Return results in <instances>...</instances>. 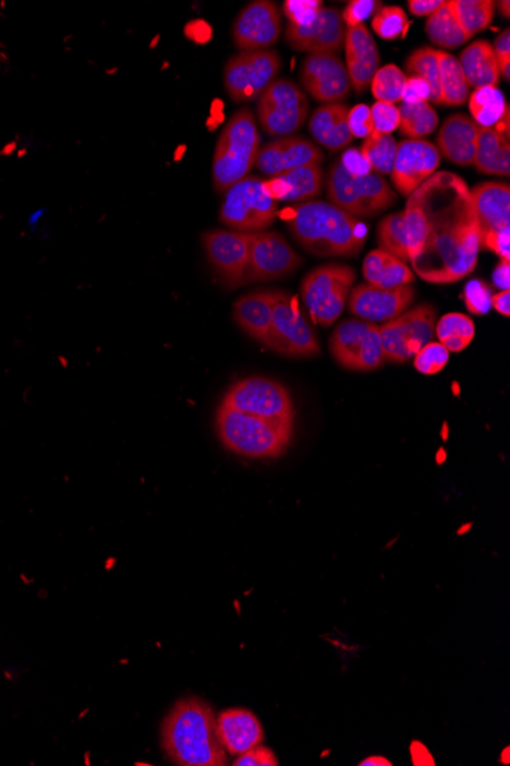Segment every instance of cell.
Here are the masks:
<instances>
[{
	"label": "cell",
	"instance_id": "obj_1",
	"mask_svg": "<svg viewBox=\"0 0 510 766\" xmlns=\"http://www.w3.org/2000/svg\"><path fill=\"white\" fill-rule=\"evenodd\" d=\"M409 262L429 284L447 285L474 272L482 250L471 189L439 171L410 194L403 212Z\"/></svg>",
	"mask_w": 510,
	"mask_h": 766
},
{
	"label": "cell",
	"instance_id": "obj_5",
	"mask_svg": "<svg viewBox=\"0 0 510 766\" xmlns=\"http://www.w3.org/2000/svg\"><path fill=\"white\" fill-rule=\"evenodd\" d=\"M260 152V133L250 109H240L224 125L212 159V181L224 193L235 182L250 177Z\"/></svg>",
	"mask_w": 510,
	"mask_h": 766
},
{
	"label": "cell",
	"instance_id": "obj_25",
	"mask_svg": "<svg viewBox=\"0 0 510 766\" xmlns=\"http://www.w3.org/2000/svg\"><path fill=\"white\" fill-rule=\"evenodd\" d=\"M217 733L227 753L240 756L254 746L262 745L264 728L254 713L243 708H231L220 713L217 718Z\"/></svg>",
	"mask_w": 510,
	"mask_h": 766
},
{
	"label": "cell",
	"instance_id": "obj_19",
	"mask_svg": "<svg viewBox=\"0 0 510 766\" xmlns=\"http://www.w3.org/2000/svg\"><path fill=\"white\" fill-rule=\"evenodd\" d=\"M440 166V154L426 140H403L398 144L391 181L402 196H410L433 177Z\"/></svg>",
	"mask_w": 510,
	"mask_h": 766
},
{
	"label": "cell",
	"instance_id": "obj_35",
	"mask_svg": "<svg viewBox=\"0 0 510 766\" xmlns=\"http://www.w3.org/2000/svg\"><path fill=\"white\" fill-rule=\"evenodd\" d=\"M425 32L429 40L441 48L454 49L470 41V37L462 32L459 22L456 21L449 2H444V5L428 17Z\"/></svg>",
	"mask_w": 510,
	"mask_h": 766
},
{
	"label": "cell",
	"instance_id": "obj_38",
	"mask_svg": "<svg viewBox=\"0 0 510 766\" xmlns=\"http://www.w3.org/2000/svg\"><path fill=\"white\" fill-rule=\"evenodd\" d=\"M475 325L467 315L451 312L436 322L434 337L439 338L449 352H462L474 340Z\"/></svg>",
	"mask_w": 510,
	"mask_h": 766
},
{
	"label": "cell",
	"instance_id": "obj_16",
	"mask_svg": "<svg viewBox=\"0 0 510 766\" xmlns=\"http://www.w3.org/2000/svg\"><path fill=\"white\" fill-rule=\"evenodd\" d=\"M251 235L240 231L212 230L205 232V253L209 264L224 285L238 288L246 280Z\"/></svg>",
	"mask_w": 510,
	"mask_h": 766
},
{
	"label": "cell",
	"instance_id": "obj_43",
	"mask_svg": "<svg viewBox=\"0 0 510 766\" xmlns=\"http://www.w3.org/2000/svg\"><path fill=\"white\" fill-rule=\"evenodd\" d=\"M372 28L378 34L379 39L398 40L405 36L409 17L401 7H380L378 13L372 17Z\"/></svg>",
	"mask_w": 510,
	"mask_h": 766
},
{
	"label": "cell",
	"instance_id": "obj_13",
	"mask_svg": "<svg viewBox=\"0 0 510 766\" xmlns=\"http://www.w3.org/2000/svg\"><path fill=\"white\" fill-rule=\"evenodd\" d=\"M281 59L276 51L240 52L224 64V89L232 101L251 103L279 79Z\"/></svg>",
	"mask_w": 510,
	"mask_h": 766
},
{
	"label": "cell",
	"instance_id": "obj_9",
	"mask_svg": "<svg viewBox=\"0 0 510 766\" xmlns=\"http://www.w3.org/2000/svg\"><path fill=\"white\" fill-rule=\"evenodd\" d=\"M222 406L281 424L294 426V403L288 388L279 381L264 376H251L235 383L224 394Z\"/></svg>",
	"mask_w": 510,
	"mask_h": 766
},
{
	"label": "cell",
	"instance_id": "obj_56",
	"mask_svg": "<svg viewBox=\"0 0 510 766\" xmlns=\"http://www.w3.org/2000/svg\"><path fill=\"white\" fill-rule=\"evenodd\" d=\"M493 308L498 314L509 318L510 315V292L500 291L493 296Z\"/></svg>",
	"mask_w": 510,
	"mask_h": 766
},
{
	"label": "cell",
	"instance_id": "obj_14",
	"mask_svg": "<svg viewBox=\"0 0 510 766\" xmlns=\"http://www.w3.org/2000/svg\"><path fill=\"white\" fill-rule=\"evenodd\" d=\"M436 331V310L432 304H418L390 322L379 325L384 356L391 363H406L432 343Z\"/></svg>",
	"mask_w": 510,
	"mask_h": 766
},
{
	"label": "cell",
	"instance_id": "obj_57",
	"mask_svg": "<svg viewBox=\"0 0 510 766\" xmlns=\"http://www.w3.org/2000/svg\"><path fill=\"white\" fill-rule=\"evenodd\" d=\"M498 9H500L501 16L505 19H509L510 16V3L508 0H502V2H498Z\"/></svg>",
	"mask_w": 510,
	"mask_h": 766
},
{
	"label": "cell",
	"instance_id": "obj_52",
	"mask_svg": "<svg viewBox=\"0 0 510 766\" xmlns=\"http://www.w3.org/2000/svg\"><path fill=\"white\" fill-rule=\"evenodd\" d=\"M494 55L495 59H497L498 63V71H500V75L505 77L506 80H509L510 77V32L509 29H505L500 34V36L495 39L494 44Z\"/></svg>",
	"mask_w": 510,
	"mask_h": 766
},
{
	"label": "cell",
	"instance_id": "obj_40",
	"mask_svg": "<svg viewBox=\"0 0 510 766\" xmlns=\"http://www.w3.org/2000/svg\"><path fill=\"white\" fill-rule=\"evenodd\" d=\"M360 152L371 166L373 173L391 175L396 152H398V141L393 139V135H380V133L373 132L368 139L364 140Z\"/></svg>",
	"mask_w": 510,
	"mask_h": 766
},
{
	"label": "cell",
	"instance_id": "obj_42",
	"mask_svg": "<svg viewBox=\"0 0 510 766\" xmlns=\"http://www.w3.org/2000/svg\"><path fill=\"white\" fill-rule=\"evenodd\" d=\"M378 243L379 250L393 254L403 262H409L403 212L393 213V215L387 216L386 219L380 220L378 227Z\"/></svg>",
	"mask_w": 510,
	"mask_h": 766
},
{
	"label": "cell",
	"instance_id": "obj_31",
	"mask_svg": "<svg viewBox=\"0 0 510 766\" xmlns=\"http://www.w3.org/2000/svg\"><path fill=\"white\" fill-rule=\"evenodd\" d=\"M363 274L368 285L379 288L405 287L416 279L406 262L382 250H375L367 254Z\"/></svg>",
	"mask_w": 510,
	"mask_h": 766
},
{
	"label": "cell",
	"instance_id": "obj_54",
	"mask_svg": "<svg viewBox=\"0 0 510 766\" xmlns=\"http://www.w3.org/2000/svg\"><path fill=\"white\" fill-rule=\"evenodd\" d=\"M445 0H410L409 9L411 14L417 17L432 16L434 11L444 5Z\"/></svg>",
	"mask_w": 510,
	"mask_h": 766
},
{
	"label": "cell",
	"instance_id": "obj_21",
	"mask_svg": "<svg viewBox=\"0 0 510 766\" xmlns=\"http://www.w3.org/2000/svg\"><path fill=\"white\" fill-rule=\"evenodd\" d=\"M300 80L304 89L325 105L344 100L352 89L345 64L337 56H307L300 70Z\"/></svg>",
	"mask_w": 510,
	"mask_h": 766
},
{
	"label": "cell",
	"instance_id": "obj_49",
	"mask_svg": "<svg viewBox=\"0 0 510 766\" xmlns=\"http://www.w3.org/2000/svg\"><path fill=\"white\" fill-rule=\"evenodd\" d=\"M349 129L353 139L365 140L373 133L372 113L367 105H356L349 109Z\"/></svg>",
	"mask_w": 510,
	"mask_h": 766
},
{
	"label": "cell",
	"instance_id": "obj_47",
	"mask_svg": "<svg viewBox=\"0 0 510 766\" xmlns=\"http://www.w3.org/2000/svg\"><path fill=\"white\" fill-rule=\"evenodd\" d=\"M373 132L391 135L399 129V108L390 103L376 101L371 108Z\"/></svg>",
	"mask_w": 510,
	"mask_h": 766
},
{
	"label": "cell",
	"instance_id": "obj_50",
	"mask_svg": "<svg viewBox=\"0 0 510 766\" xmlns=\"http://www.w3.org/2000/svg\"><path fill=\"white\" fill-rule=\"evenodd\" d=\"M483 248L493 251L501 261L510 262V228L505 230L487 232L479 239Z\"/></svg>",
	"mask_w": 510,
	"mask_h": 766
},
{
	"label": "cell",
	"instance_id": "obj_7",
	"mask_svg": "<svg viewBox=\"0 0 510 766\" xmlns=\"http://www.w3.org/2000/svg\"><path fill=\"white\" fill-rule=\"evenodd\" d=\"M277 215L279 204L269 192L268 182L257 177H246L230 187L220 207V223L247 235L271 227Z\"/></svg>",
	"mask_w": 510,
	"mask_h": 766
},
{
	"label": "cell",
	"instance_id": "obj_36",
	"mask_svg": "<svg viewBox=\"0 0 510 766\" xmlns=\"http://www.w3.org/2000/svg\"><path fill=\"white\" fill-rule=\"evenodd\" d=\"M456 21L467 37L485 32L493 24L495 3L493 0H451L449 2Z\"/></svg>",
	"mask_w": 510,
	"mask_h": 766
},
{
	"label": "cell",
	"instance_id": "obj_3",
	"mask_svg": "<svg viewBox=\"0 0 510 766\" xmlns=\"http://www.w3.org/2000/svg\"><path fill=\"white\" fill-rule=\"evenodd\" d=\"M162 749L182 766H222L228 761L215 713L199 697H185L174 705L162 723Z\"/></svg>",
	"mask_w": 510,
	"mask_h": 766
},
{
	"label": "cell",
	"instance_id": "obj_46",
	"mask_svg": "<svg viewBox=\"0 0 510 766\" xmlns=\"http://www.w3.org/2000/svg\"><path fill=\"white\" fill-rule=\"evenodd\" d=\"M325 9L321 0H287L283 2V14L289 25L306 26L315 21L319 11Z\"/></svg>",
	"mask_w": 510,
	"mask_h": 766
},
{
	"label": "cell",
	"instance_id": "obj_28",
	"mask_svg": "<svg viewBox=\"0 0 510 766\" xmlns=\"http://www.w3.org/2000/svg\"><path fill=\"white\" fill-rule=\"evenodd\" d=\"M474 164L479 173L509 177V112L494 128L478 129Z\"/></svg>",
	"mask_w": 510,
	"mask_h": 766
},
{
	"label": "cell",
	"instance_id": "obj_48",
	"mask_svg": "<svg viewBox=\"0 0 510 766\" xmlns=\"http://www.w3.org/2000/svg\"><path fill=\"white\" fill-rule=\"evenodd\" d=\"M380 7H382V3L376 2V0H352L341 14L345 28L364 25L365 21L378 13Z\"/></svg>",
	"mask_w": 510,
	"mask_h": 766
},
{
	"label": "cell",
	"instance_id": "obj_2",
	"mask_svg": "<svg viewBox=\"0 0 510 766\" xmlns=\"http://www.w3.org/2000/svg\"><path fill=\"white\" fill-rule=\"evenodd\" d=\"M287 217L296 242L319 258H350L363 250L367 227L330 202L295 204Z\"/></svg>",
	"mask_w": 510,
	"mask_h": 766
},
{
	"label": "cell",
	"instance_id": "obj_45",
	"mask_svg": "<svg viewBox=\"0 0 510 766\" xmlns=\"http://www.w3.org/2000/svg\"><path fill=\"white\" fill-rule=\"evenodd\" d=\"M493 287L478 279L467 282L463 291L466 310L474 315H485L493 310Z\"/></svg>",
	"mask_w": 510,
	"mask_h": 766
},
{
	"label": "cell",
	"instance_id": "obj_17",
	"mask_svg": "<svg viewBox=\"0 0 510 766\" xmlns=\"http://www.w3.org/2000/svg\"><path fill=\"white\" fill-rule=\"evenodd\" d=\"M281 13L269 0H255L246 5L232 25V40L242 52L265 51L279 41Z\"/></svg>",
	"mask_w": 510,
	"mask_h": 766
},
{
	"label": "cell",
	"instance_id": "obj_11",
	"mask_svg": "<svg viewBox=\"0 0 510 766\" xmlns=\"http://www.w3.org/2000/svg\"><path fill=\"white\" fill-rule=\"evenodd\" d=\"M309 101L292 80L277 79L257 100V118L269 136H291L306 123Z\"/></svg>",
	"mask_w": 510,
	"mask_h": 766
},
{
	"label": "cell",
	"instance_id": "obj_4",
	"mask_svg": "<svg viewBox=\"0 0 510 766\" xmlns=\"http://www.w3.org/2000/svg\"><path fill=\"white\" fill-rule=\"evenodd\" d=\"M216 432L224 448L250 459H274L291 445L294 426L254 417L220 404Z\"/></svg>",
	"mask_w": 510,
	"mask_h": 766
},
{
	"label": "cell",
	"instance_id": "obj_23",
	"mask_svg": "<svg viewBox=\"0 0 510 766\" xmlns=\"http://www.w3.org/2000/svg\"><path fill=\"white\" fill-rule=\"evenodd\" d=\"M345 70L356 94H364L379 70L380 56L371 29L365 25L352 26L345 32Z\"/></svg>",
	"mask_w": 510,
	"mask_h": 766
},
{
	"label": "cell",
	"instance_id": "obj_39",
	"mask_svg": "<svg viewBox=\"0 0 510 766\" xmlns=\"http://www.w3.org/2000/svg\"><path fill=\"white\" fill-rule=\"evenodd\" d=\"M410 77L424 80L432 91L429 101L440 105L439 51L433 48H421L409 57L405 63Z\"/></svg>",
	"mask_w": 510,
	"mask_h": 766
},
{
	"label": "cell",
	"instance_id": "obj_53",
	"mask_svg": "<svg viewBox=\"0 0 510 766\" xmlns=\"http://www.w3.org/2000/svg\"><path fill=\"white\" fill-rule=\"evenodd\" d=\"M432 98V91L429 86L426 85L424 80L416 77H409L406 80L405 91H403V103H409V105H417V103H428Z\"/></svg>",
	"mask_w": 510,
	"mask_h": 766
},
{
	"label": "cell",
	"instance_id": "obj_6",
	"mask_svg": "<svg viewBox=\"0 0 510 766\" xmlns=\"http://www.w3.org/2000/svg\"><path fill=\"white\" fill-rule=\"evenodd\" d=\"M327 198L330 204L356 217H375L391 207L396 194L378 173L352 175L340 161L327 175Z\"/></svg>",
	"mask_w": 510,
	"mask_h": 766
},
{
	"label": "cell",
	"instance_id": "obj_33",
	"mask_svg": "<svg viewBox=\"0 0 510 766\" xmlns=\"http://www.w3.org/2000/svg\"><path fill=\"white\" fill-rule=\"evenodd\" d=\"M440 105L462 106L470 97V86L464 79L459 60L448 52L439 51Z\"/></svg>",
	"mask_w": 510,
	"mask_h": 766
},
{
	"label": "cell",
	"instance_id": "obj_44",
	"mask_svg": "<svg viewBox=\"0 0 510 766\" xmlns=\"http://www.w3.org/2000/svg\"><path fill=\"white\" fill-rule=\"evenodd\" d=\"M414 368L424 375L444 371L449 361V350L440 343H428L413 358Z\"/></svg>",
	"mask_w": 510,
	"mask_h": 766
},
{
	"label": "cell",
	"instance_id": "obj_20",
	"mask_svg": "<svg viewBox=\"0 0 510 766\" xmlns=\"http://www.w3.org/2000/svg\"><path fill=\"white\" fill-rule=\"evenodd\" d=\"M345 32L340 11L323 9L309 25H288L284 39L295 51L335 56L344 47Z\"/></svg>",
	"mask_w": 510,
	"mask_h": 766
},
{
	"label": "cell",
	"instance_id": "obj_10",
	"mask_svg": "<svg viewBox=\"0 0 510 766\" xmlns=\"http://www.w3.org/2000/svg\"><path fill=\"white\" fill-rule=\"evenodd\" d=\"M266 348L291 358H309L319 354L314 327L304 318L295 297L288 292L276 291L274 295L272 323Z\"/></svg>",
	"mask_w": 510,
	"mask_h": 766
},
{
	"label": "cell",
	"instance_id": "obj_15",
	"mask_svg": "<svg viewBox=\"0 0 510 766\" xmlns=\"http://www.w3.org/2000/svg\"><path fill=\"white\" fill-rule=\"evenodd\" d=\"M302 259L279 232H253L250 240L246 282H274L288 277Z\"/></svg>",
	"mask_w": 510,
	"mask_h": 766
},
{
	"label": "cell",
	"instance_id": "obj_24",
	"mask_svg": "<svg viewBox=\"0 0 510 766\" xmlns=\"http://www.w3.org/2000/svg\"><path fill=\"white\" fill-rule=\"evenodd\" d=\"M479 239L487 232L510 228V189L502 182H482L471 190Z\"/></svg>",
	"mask_w": 510,
	"mask_h": 766
},
{
	"label": "cell",
	"instance_id": "obj_22",
	"mask_svg": "<svg viewBox=\"0 0 510 766\" xmlns=\"http://www.w3.org/2000/svg\"><path fill=\"white\" fill-rule=\"evenodd\" d=\"M323 159L325 156L312 141L303 136H283L260 148L255 166L266 177L274 178L296 167L321 164Z\"/></svg>",
	"mask_w": 510,
	"mask_h": 766
},
{
	"label": "cell",
	"instance_id": "obj_29",
	"mask_svg": "<svg viewBox=\"0 0 510 766\" xmlns=\"http://www.w3.org/2000/svg\"><path fill=\"white\" fill-rule=\"evenodd\" d=\"M276 291H254L240 297L232 308L235 323L251 338L268 346Z\"/></svg>",
	"mask_w": 510,
	"mask_h": 766
},
{
	"label": "cell",
	"instance_id": "obj_37",
	"mask_svg": "<svg viewBox=\"0 0 510 766\" xmlns=\"http://www.w3.org/2000/svg\"><path fill=\"white\" fill-rule=\"evenodd\" d=\"M439 125V117L429 103L409 105L399 108V132L409 140H422L432 135Z\"/></svg>",
	"mask_w": 510,
	"mask_h": 766
},
{
	"label": "cell",
	"instance_id": "obj_30",
	"mask_svg": "<svg viewBox=\"0 0 510 766\" xmlns=\"http://www.w3.org/2000/svg\"><path fill=\"white\" fill-rule=\"evenodd\" d=\"M349 108L342 103L323 105L312 113L309 131L312 136L330 152H338L352 143L349 129Z\"/></svg>",
	"mask_w": 510,
	"mask_h": 766
},
{
	"label": "cell",
	"instance_id": "obj_34",
	"mask_svg": "<svg viewBox=\"0 0 510 766\" xmlns=\"http://www.w3.org/2000/svg\"><path fill=\"white\" fill-rule=\"evenodd\" d=\"M470 110L478 128H494L509 112V106L498 87L486 86L471 95Z\"/></svg>",
	"mask_w": 510,
	"mask_h": 766
},
{
	"label": "cell",
	"instance_id": "obj_18",
	"mask_svg": "<svg viewBox=\"0 0 510 766\" xmlns=\"http://www.w3.org/2000/svg\"><path fill=\"white\" fill-rule=\"evenodd\" d=\"M416 297V289L411 285L399 288H379L360 284L352 288L349 296V312L364 322L382 325L403 314Z\"/></svg>",
	"mask_w": 510,
	"mask_h": 766
},
{
	"label": "cell",
	"instance_id": "obj_8",
	"mask_svg": "<svg viewBox=\"0 0 510 766\" xmlns=\"http://www.w3.org/2000/svg\"><path fill=\"white\" fill-rule=\"evenodd\" d=\"M355 279V272L340 264L318 266L304 277L302 299L315 325L329 327L341 318Z\"/></svg>",
	"mask_w": 510,
	"mask_h": 766
},
{
	"label": "cell",
	"instance_id": "obj_12",
	"mask_svg": "<svg viewBox=\"0 0 510 766\" xmlns=\"http://www.w3.org/2000/svg\"><path fill=\"white\" fill-rule=\"evenodd\" d=\"M330 352L348 371L372 372L386 363L379 325L364 320H344L333 331Z\"/></svg>",
	"mask_w": 510,
	"mask_h": 766
},
{
	"label": "cell",
	"instance_id": "obj_32",
	"mask_svg": "<svg viewBox=\"0 0 510 766\" xmlns=\"http://www.w3.org/2000/svg\"><path fill=\"white\" fill-rule=\"evenodd\" d=\"M459 63L467 86L474 89L486 86L497 87L500 82V71L489 41L477 40L471 44L460 56Z\"/></svg>",
	"mask_w": 510,
	"mask_h": 766
},
{
	"label": "cell",
	"instance_id": "obj_27",
	"mask_svg": "<svg viewBox=\"0 0 510 766\" xmlns=\"http://www.w3.org/2000/svg\"><path fill=\"white\" fill-rule=\"evenodd\" d=\"M266 182H268L269 192L277 202L302 204V202L314 201L321 194L325 177H323L319 164H311V166L284 171V173L269 178Z\"/></svg>",
	"mask_w": 510,
	"mask_h": 766
},
{
	"label": "cell",
	"instance_id": "obj_41",
	"mask_svg": "<svg viewBox=\"0 0 510 766\" xmlns=\"http://www.w3.org/2000/svg\"><path fill=\"white\" fill-rule=\"evenodd\" d=\"M406 80L409 77L396 64L379 68L371 83L373 97L376 101L390 103V105L402 101Z\"/></svg>",
	"mask_w": 510,
	"mask_h": 766
},
{
	"label": "cell",
	"instance_id": "obj_26",
	"mask_svg": "<svg viewBox=\"0 0 510 766\" xmlns=\"http://www.w3.org/2000/svg\"><path fill=\"white\" fill-rule=\"evenodd\" d=\"M478 129L474 120L463 113L447 118L437 135V151L457 166H472L477 152Z\"/></svg>",
	"mask_w": 510,
	"mask_h": 766
},
{
	"label": "cell",
	"instance_id": "obj_51",
	"mask_svg": "<svg viewBox=\"0 0 510 766\" xmlns=\"http://www.w3.org/2000/svg\"><path fill=\"white\" fill-rule=\"evenodd\" d=\"M235 766H277L279 765V758L271 750L265 749V746L257 745L253 750L246 751V753L240 754L234 762Z\"/></svg>",
	"mask_w": 510,
	"mask_h": 766
},
{
	"label": "cell",
	"instance_id": "obj_55",
	"mask_svg": "<svg viewBox=\"0 0 510 766\" xmlns=\"http://www.w3.org/2000/svg\"><path fill=\"white\" fill-rule=\"evenodd\" d=\"M493 282L500 291H509L510 288V262L501 261L494 270Z\"/></svg>",
	"mask_w": 510,
	"mask_h": 766
}]
</instances>
